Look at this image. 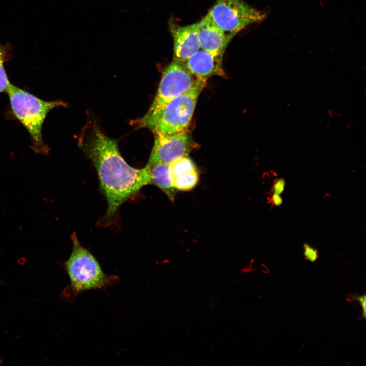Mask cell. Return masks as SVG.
Segmentation results:
<instances>
[{
	"mask_svg": "<svg viewBox=\"0 0 366 366\" xmlns=\"http://www.w3.org/2000/svg\"><path fill=\"white\" fill-rule=\"evenodd\" d=\"M82 148L96 169L108 206L106 218H112L119 207L144 186L151 184L147 165L137 169L121 156L117 141L93 126L82 142Z\"/></svg>",
	"mask_w": 366,
	"mask_h": 366,
	"instance_id": "6da1fadb",
	"label": "cell"
},
{
	"mask_svg": "<svg viewBox=\"0 0 366 366\" xmlns=\"http://www.w3.org/2000/svg\"><path fill=\"white\" fill-rule=\"evenodd\" d=\"M7 93L14 114L28 132L33 149L46 154L48 149L42 135V128L48 113L58 106H65L61 101H46L10 83Z\"/></svg>",
	"mask_w": 366,
	"mask_h": 366,
	"instance_id": "7a4b0ae2",
	"label": "cell"
},
{
	"mask_svg": "<svg viewBox=\"0 0 366 366\" xmlns=\"http://www.w3.org/2000/svg\"><path fill=\"white\" fill-rule=\"evenodd\" d=\"M71 237L72 251L65 266L73 295L75 296L87 290L105 289L117 282V276L103 271L95 256L80 243L75 233Z\"/></svg>",
	"mask_w": 366,
	"mask_h": 366,
	"instance_id": "3957f363",
	"label": "cell"
},
{
	"mask_svg": "<svg viewBox=\"0 0 366 366\" xmlns=\"http://www.w3.org/2000/svg\"><path fill=\"white\" fill-rule=\"evenodd\" d=\"M193 75L185 62L174 59L164 70L154 100L137 126L153 129L166 105L192 86L195 80Z\"/></svg>",
	"mask_w": 366,
	"mask_h": 366,
	"instance_id": "277c9868",
	"label": "cell"
},
{
	"mask_svg": "<svg viewBox=\"0 0 366 366\" xmlns=\"http://www.w3.org/2000/svg\"><path fill=\"white\" fill-rule=\"evenodd\" d=\"M206 81V78H197L190 89L166 105L152 129L156 134H170L187 130Z\"/></svg>",
	"mask_w": 366,
	"mask_h": 366,
	"instance_id": "5b68a950",
	"label": "cell"
},
{
	"mask_svg": "<svg viewBox=\"0 0 366 366\" xmlns=\"http://www.w3.org/2000/svg\"><path fill=\"white\" fill-rule=\"evenodd\" d=\"M207 14L220 28L233 36L266 17L243 0H216Z\"/></svg>",
	"mask_w": 366,
	"mask_h": 366,
	"instance_id": "8992f818",
	"label": "cell"
},
{
	"mask_svg": "<svg viewBox=\"0 0 366 366\" xmlns=\"http://www.w3.org/2000/svg\"><path fill=\"white\" fill-rule=\"evenodd\" d=\"M191 150L190 137L187 130L170 134H156L149 163L170 164Z\"/></svg>",
	"mask_w": 366,
	"mask_h": 366,
	"instance_id": "52a82bcc",
	"label": "cell"
},
{
	"mask_svg": "<svg viewBox=\"0 0 366 366\" xmlns=\"http://www.w3.org/2000/svg\"><path fill=\"white\" fill-rule=\"evenodd\" d=\"M173 40L174 59L185 62L200 49L198 23L181 26L170 23Z\"/></svg>",
	"mask_w": 366,
	"mask_h": 366,
	"instance_id": "ba28073f",
	"label": "cell"
},
{
	"mask_svg": "<svg viewBox=\"0 0 366 366\" xmlns=\"http://www.w3.org/2000/svg\"><path fill=\"white\" fill-rule=\"evenodd\" d=\"M200 48L223 55L229 43L234 37L220 28L207 15L198 22Z\"/></svg>",
	"mask_w": 366,
	"mask_h": 366,
	"instance_id": "9c48e42d",
	"label": "cell"
},
{
	"mask_svg": "<svg viewBox=\"0 0 366 366\" xmlns=\"http://www.w3.org/2000/svg\"><path fill=\"white\" fill-rule=\"evenodd\" d=\"M222 54L200 49L189 58L185 64L190 72L197 78L223 76Z\"/></svg>",
	"mask_w": 366,
	"mask_h": 366,
	"instance_id": "30bf717a",
	"label": "cell"
},
{
	"mask_svg": "<svg viewBox=\"0 0 366 366\" xmlns=\"http://www.w3.org/2000/svg\"><path fill=\"white\" fill-rule=\"evenodd\" d=\"M146 165L150 175L151 184L160 189L171 201H173L177 191L172 184L169 164L148 162Z\"/></svg>",
	"mask_w": 366,
	"mask_h": 366,
	"instance_id": "8fae6325",
	"label": "cell"
},
{
	"mask_svg": "<svg viewBox=\"0 0 366 366\" xmlns=\"http://www.w3.org/2000/svg\"><path fill=\"white\" fill-rule=\"evenodd\" d=\"M199 175L197 169L172 178V184L177 191H189L198 182Z\"/></svg>",
	"mask_w": 366,
	"mask_h": 366,
	"instance_id": "7c38bea8",
	"label": "cell"
},
{
	"mask_svg": "<svg viewBox=\"0 0 366 366\" xmlns=\"http://www.w3.org/2000/svg\"><path fill=\"white\" fill-rule=\"evenodd\" d=\"M171 178L197 169L193 161L187 156L182 157L169 164Z\"/></svg>",
	"mask_w": 366,
	"mask_h": 366,
	"instance_id": "4fadbf2b",
	"label": "cell"
},
{
	"mask_svg": "<svg viewBox=\"0 0 366 366\" xmlns=\"http://www.w3.org/2000/svg\"><path fill=\"white\" fill-rule=\"evenodd\" d=\"M5 51L3 46L0 44V92H6L10 82L7 75L4 67Z\"/></svg>",
	"mask_w": 366,
	"mask_h": 366,
	"instance_id": "5bb4252c",
	"label": "cell"
},
{
	"mask_svg": "<svg viewBox=\"0 0 366 366\" xmlns=\"http://www.w3.org/2000/svg\"><path fill=\"white\" fill-rule=\"evenodd\" d=\"M303 255L306 260L311 262H315L319 256L318 250L307 243L303 244Z\"/></svg>",
	"mask_w": 366,
	"mask_h": 366,
	"instance_id": "9a60e30c",
	"label": "cell"
},
{
	"mask_svg": "<svg viewBox=\"0 0 366 366\" xmlns=\"http://www.w3.org/2000/svg\"><path fill=\"white\" fill-rule=\"evenodd\" d=\"M285 185L286 181L284 179L280 178L276 179L272 188L273 193L281 195L285 190Z\"/></svg>",
	"mask_w": 366,
	"mask_h": 366,
	"instance_id": "2e32d148",
	"label": "cell"
},
{
	"mask_svg": "<svg viewBox=\"0 0 366 366\" xmlns=\"http://www.w3.org/2000/svg\"><path fill=\"white\" fill-rule=\"evenodd\" d=\"M350 298L355 301L359 302L360 305L362 309V317L363 318H365V295H358L357 294H350L349 295Z\"/></svg>",
	"mask_w": 366,
	"mask_h": 366,
	"instance_id": "e0dca14e",
	"label": "cell"
},
{
	"mask_svg": "<svg viewBox=\"0 0 366 366\" xmlns=\"http://www.w3.org/2000/svg\"><path fill=\"white\" fill-rule=\"evenodd\" d=\"M271 201L273 205L275 206H280L283 203V199L281 195L273 193L272 195Z\"/></svg>",
	"mask_w": 366,
	"mask_h": 366,
	"instance_id": "ac0fdd59",
	"label": "cell"
}]
</instances>
